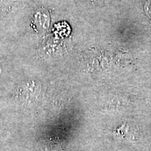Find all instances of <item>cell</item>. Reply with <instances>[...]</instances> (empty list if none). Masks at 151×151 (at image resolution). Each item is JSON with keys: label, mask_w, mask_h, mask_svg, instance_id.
Wrapping results in <instances>:
<instances>
[{"label": "cell", "mask_w": 151, "mask_h": 151, "mask_svg": "<svg viewBox=\"0 0 151 151\" xmlns=\"http://www.w3.org/2000/svg\"><path fill=\"white\" fill-rule=\"evenodd\" d=\"M39 88L35 86V83H26L19 89V97L23 101H31L32 98L37 97Z\"/></svg>", "instance_id": "cell-1"}, {"label": "cell", "mask_w": 151, "mask_h": 151, "mask_svg": "<svg viewBox=\"0 0 151 151\" xmlns=\"http://www.w3.org/2000/svg\"><path fill=\"white\" fill-rule=\"evenodd\" d=\"M144 11L148 18L151 20V0H148L145 4Z\"/></svg>", "instance_id": "cell-2"}]
</instances>
